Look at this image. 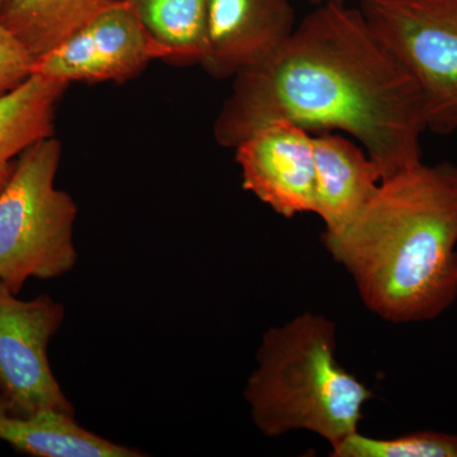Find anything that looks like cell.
<instances>
[{
  "instance_id": "5b68a950",
  "label": "cell",
  "mask_w": 457,
  "mask_h": 457,
  "mask_svg": "<svg viewBox=\"0 0 457 457\" xmlns=\"http://www.w3.org/2000/svg\"><path fill=\"white\" fill-rule=\"evenodd\" d=\"M359 9L420 86L427 130L457 131V0H359Z\"/></svg>"
},
{
  "instance_id": "9a60e30c",
  "label": "cell",
  "mask_w": 457,
  "mask_h": 457,
  "mask_svg": "<svg viewBox=\"0 0 457 457\" xmlns=\"http://www.w3.org/2000/svg\"><path fill=\"white\" fill-rule=\"evenodd\" d=\"M333 457H457V435L420 431L396 438L368 437L360 432L332 447Z\"/></svg>"
},
{
  "instance_id": "ac0fdd59",
  "label": "cell",
  "mask_w": 457,
  "mask_h": 457,
  "mask_svg": "<svg viewBox=\"0 0 457 457\" xmlns=\"http://www.w3.org/2000/svg\"><path fill=\"white\" fill-rule=\"evenodd\" d=\"M8 0H0V9H2L3 7H4V4L5 3H7Z\"/></svg>"
},
{
  "instance_id": "30bf717a",
  "label": "cell",
  "mask_w": 457,
  "mask_h": 457,
  "mask_svg": "<svg viewBox=\"0 0 457 457\" xmlns=\"http://www.w3.org/2000/svg\"><path fill=\"white\" fill-rule=\"evenodd\" d=\"M314 213L324 222V233L348 224L375 196L381 174L360 144L332 131L314 137Z\"/></svg>"
},
{
  "instance_id": "2e32d148",
  "label": "cell",
  "mask_w": 457,
  "mask_h": 457,
  "mask_svg": "<svg viewBox=\"0 0 457 457\" xmlns=\"http://www.w3.org/2000/svg\"><path fill=\"white\" fill-rule=\"evenodd\" d=\"M35 56L0 21V96L7 95L32 75Z\"/></svg>"
},
{
  "instance_id": "7c38bea8",
  "label": "cell",
  "mask_w": 457,
  "mask_h": 457,
  "mask_svg": "<svg viewBox=\"0 0 457 457\" xmlns=\"http://www.w3.org/2000/svg\"><path fill=\"white\" fill-rule=\"evenodd\" d=\"M69 84L32 74L25 83L0 96V191L18 158L37 141L55 135V113Z\"/></svg>"
},
{
  "instance_id": "8fae6325",
  "label": "cell",
  "mask_w": 457,
  "mask_h": 457,
  "mask_svg": "<svg viewBox=\"0 0 457 457\" xmlns=\"http://www.w3.org/2000/svg\"><path fill=\"white\" fill-rule=\"evenodd\" d=\"M0 441L35 457H140L145 453L101 437L62 411L14 413L0 395Z\"/></svg>"
},
{
  "instance_id": "9c48e42d",
  "label": "cell",
  "mask_w": 457,
  "mask_h": 457,
  "mask_svg": "<svg viewBox=\"0 0 457 457\" xmlns=\"http://www.w3.org/2000/svg\"><path fill=\"white\" fill-rule=\"evenodd\" d=\"M291 0H209L200 65L216 79L260 64L296 27Z\"/></svg>"
},
{
  "instance_id": "8992f818",
  "label": "cell",
  "mask_w": 457,
  "mask_h": 457,
  "mask_svg": "<svg viewBox=\"0 0 457 457\" xmlns=\"http://www.w3.org/2000/svg\"><path fill=\"white\" fill-rule=\"evenodd\" d=\"M65 319L49 295L18 299L0 279V395L18 414H74L50 366L49 345Z\"/></svg>"
},
{
  "instance_id": "e0dca14e",
  "label": "cell",
  "mask_w": 457,
  "mask_h": 457,
  "mask_svg": "<svg viewBox=\"0 0 457 457\" xmlns=\"http://www.w3.org/2000/svg\"><path fill=\"white\" fill-rule=\"evenodd\" d=\"M312 4L321 5V4H329V3H345L347 0H309Z\"/></svg>"
},
{
  "instance_id": "277c9868",
  "label": "cell",
  "mask_w": 457,
  "mask_h": 457,
  "mask_svg": "<svg viewBox=\"0 0 457 457\" xmlns=\"http://www.w3.org/2000/svg\"><path fill=\"white\" fill-rule=\"evenodd\" d=\"M62 154L55 135L37 141L0 191V279L13 294L29 278H62L77 263V204L56 187Z\"/></svg>"
},
{
  "instance_id": "3957f363",
  "label": "cell",
  "mask_w": 457,
  "mask_h": 457,
  "mask_svg": "<svg viewBox=\"0 0 457 457\" xmlns=\"http://www.w3.org/2000/svg\"><path fill=\"white\" fill-rule=\"evenodd\" d=\"M335 321L303 312L264 333L258 368L245 389L255 427L267 437L317 433L335 447L359 432L374 393L339 365Z\"/></svg>"
},
{
  "instance_id": "52a82bcc",
  "label": "cell",
  "mask_w": 457,
  "mask_h": 457,
  "mask_svg": "<svg viewBox=\"0 0 457 457\" xmlns=\"http://www.w3.org/2000/svg\"><path fill=\"white\" fill-rule=\"evenodd\" d=\"M159 60L130 0L93 17L49 53L36 57L32 74L71 83H123Z\"/></svg>"
},
{
  "instance_id": "6da1fadb",
  "label": "cell",
  "mask_w": 457,
  "mask_h": 457,
  "mask_svg": "<svg viewBox=\"0 0 457 457\" xmlns=\"http://www.w3.org/2000/svg\"><path fill=\"white\" fill-rule=\"evenodd\" d=\"M278 120L350 135L381 179L422 162L420 86L360 9L345 3L317 5L272 55L233 78L213 137L234 149Z\"/></svg>"
},
{
  "instance_id": "7a4b0ae2",
  "label": "cell",
  "mask_w": 457,
  "mask_h": 457,
  "mask_svg": "<svg viewBox=\"0 0 457 457\" xmlns=\"http://www.w3.org/2000/svg\"><path fill=\"white\" fill-rule=\"evenodd\" d=\"M323 243L378 317H440L457 300V165L420 162L381 179L359 215Z\"/></svg>"
},
{
  "instance_id": "4fadbf2b",
  "label": "cell",
  "mask_w": 457,
  "mask_h": 457,
  "mask_svg": "<svg viewBox=\"0 0 457 457\" xmlns=\"http://www.w3.org/2000/svg\"><path fill=\"white\" fill-rule=\"evenodd\" d=\"M120 2L123 0H8L0 9V21L36 59Z\"/></svg>"
},
{
  "instance_id": "5bb4252c",
  "label": "cell",
  "mask_w": 457,
  "mask_h": 457,
  "mask_svg": "<svg viewBox=\"0 0 457 457\" xmlns=\"http://www.w3.org/2000/svg\"><path fill=\"white\" fill-rule=\"evenodd\" d=\"M159 60L200 64L209 0H130Z\"/></svg>"
},
{
  "instance_id": "ba28073f",
  "label": "cell",
  "mask_w": 457,
  "mask_h": 457,
  "mask_svg": "<svg viewBox=\"0 0 457 457\" xmlns=\"http://www.w3.org/2000/svg\"><path fill=\"white\" fill-rule=\"evenodd\" d=\"M234 150L245 191L284 218L314 213V137L311 132L287 120H278Z\"/></svg>"
}]
</instances>
